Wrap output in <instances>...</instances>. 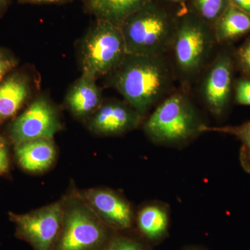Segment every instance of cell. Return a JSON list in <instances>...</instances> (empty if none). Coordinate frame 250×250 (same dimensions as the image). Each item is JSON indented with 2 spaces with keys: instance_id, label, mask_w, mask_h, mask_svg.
<instances>
[{
  "instance_id": "2e32d148",
  "label": "cell",
  "mask_w": 250,
  "mask_h": 250,
  "mask_svg": "<svg viewBox=\"0 0 250 250\" xmlns=\"http://www.w3.org/2000/svg\"><path fill=\"white\" fill-rule=\"evenodd\" d=\"M147 4V0H90L89 8L98 19L121 26L131 14Z\"/></svg>"
},
{
  "instance_id": "484cf974",
  "label": "cell",
  "mask_w": 250,
  "mask_h": 250,
  "mask_svg": "<svg viewBox=\"0 0 250 250\" xmlns=\"http://www.w3.org/2000/svg\"><path fill=\"white\" fill-rule=\"evenodd\" d=\"M62 1L63 0H20L21 2L26 3H54Z\"/></svg>"
},
{
  "instance_id": "ac0fdd59",
  "label": "cell",
  "mask_w": 250,
  "mask_h": 250,
  "mask_svg": "<svg viewBox=\"0 0 250 250\" xmlns=\"http://www.w3.org/2000/svg\"><path fill=\"white\" fill-rule=\"evenodd\" d=\"M212 130L234 135L241 141L240 160L246 172L250 173V121L237 126H225Z\"/></svg>"
},
{
  "instance_id": "603a6c76",
  "label": "cell",
  "mask_w": 250,
  "mask_h": 250,
  "mask_svg": "<svg viewBox=\"0 0 250 250\" xmlns=\"http://www.w3.org/2000/svg\"><path fill=\"white\" fill-rule=\"evenodd\" d=\"M9 170V149L6 139L0 136V176Z\"/></svg>"
},
{
  "instance_id": "8992f818",
  "label": "cell",
  "mask_w": 250,
  "mask_h": 250,
  "mask_svg": "<svg viewBox=\"0 0 250 250\" xmlns=\"http://www.w3.org/2000/svg\"><path fill=\"white\" fill-rule=\"evenodd\" d=\"M105 227L96 214L83 206L65 210L62 231L52 250H94L107 239Z\"/></svg>"
},
{
  "instance_id": "30bf717a",
  "label": "cell",
  "mask_w": 250,
  "mask_h": 250,
  "mask_svg": "<svg viewBox=\"0 0 250 250\" xmlns=\"http://www.w3.org/2000/svg\"><path fill=\"white\" fill-rule=\"evenodd\" d=\"M141 116L127 103L106 102L102 103L92 115L90 129L96 134L104 136L124 134L139 126Z\"/></svg>"
},
{
  "instance_id": "ba28073f",
  "label": "cell",
  "mask_w": 250,
  "mask_h": 250,
  "mask_svg": "<svg viewBox=\"0 0 250 250\" xmlns=\"http://www.w3.org/2000/svg\"><path fill=\"white\" fill-rule=\"evenodd\" d=\"M172 44L179 70L192 75L201 68L208 57L212 37L201 23L187 21L176 31Z\"/></svg>"
},
{
  "instance_id": "5b68a950",
  "label": "cell",
  "mask_w": 250,
  "mask_h": 250,
  "mask_svg": "<svg viewBox=\"0 0 250 250\" xmlns=\"http://www.w3.org/2000/svg\"><path fill=\"white\" fill-rule=\"evenodd\" d=\"M64 213L63 204L58 202L31 213L9 215L18 237L35 250H52L62 231Z\"/></svg>"
},
{
  "instance_id": "d6986e66",
  "label": "cell",
  "mask_w": 250,
  "mask_h": 250,
  "mask_svg": "<svg viewBox=\"0 0 250 250\" xmlns=\"http://www.w3.org/2000/svg\"><path fill=\"white\" fill-rule=\"evenodd\" d=\"M228 0H195L197 11L207 21L218 20L228 6Z\"/></svg>"
},
{
  "instance_id": "d4e9b609",
  "label": "cell",
  "mask_w": 250,
  "mask_h": 250,
  "mask_svg": "<svg viewBox=\"0 0 250 250\" xmlns=\"http://www.w3.org/2000/svg\"><path fill=\"white\" fill-rule=\"evenodd\" d=\"M237 7L250 14V0H232Z\"/></svg>"
},
{
  "instance_id": "9a60e30c",
  "label": "cell",
  "mask_w": 250,
  "mask_h": 250,
  "mask_svg": "<svg viewBox=\"0 0 250 250\" xmlns=\"http://www.w3.org/2000/svg\"><path fill=\"white\" fill-rule=\"evenodd\" d=\"M139 231L148 241L159 243L167 236L169 213L165 207L150 205L143 207L137 216Z\"/></svg>"
},
{
  "instance_id": "8fae6325",
  "label": "cell",
  "mask_w": 250,
  "mask_h": 250,
  "mask_svg": "<svg viewBox=\"0 0 250 250\" xmlns=\"http://www.w3.org/2000/svg\"><path fill=\"white\" fill-rule=\"evenodd\" d=\"M232 62L227 54L219 57L207 75L204 98L210 111L215 115L225 111L231 95Z\"/></svg>"
},
{
  "instance_id": "277c9868",
  "label": "cell",
  "mask_w": 250,
  "mask_h": 250,
  "mask_svg": "<svg viewBox=\"0 0 250 250\" xmlns=\"http://www.w3.org/2000/svg\"><path fill=\"white\" fill-rule=\"evenodd\" d=\"M126 55L121 27L98 19L82 42V75L96 80L113 73Z\"/></svg>"
},
{
  "instance_id": "52a82bcc",
  "label": "cell",
  "mask_w": 250,
  "mask_h": 250,
  "mask_svg": "<svg viewBox=\"0 0 250 250\" xmlns=\"http://www.w3.org/2000/svg\"><path fill=\"white\" fill-rule=\"evenodd\" d=\"M57 111L44 97L36 99L10 126L9 136L15 145L36 139H52L60 129Z\"/></svg>"
},
{
  "instance_id": "7402d4cb",
  "label": "cell",
  "mask_w": 250,
  "mask_h": 250,
  "mask_svg": "<svg viewBox=\"0 0 250 250\" xmlns=\"http://www.w3.org/2000/svg\"><path fill=\"white\" fill-rule=\"evenodd\" d=\"M236 102L239 104L250 106V80L240 81L236 85Z\"/></svg>"
},
{
  "instance_id": "e0dca14e",
  "label": "cell",
  "mask_w": 250,
  "mask_h": 250,
  "mask_svg": "<svg viewBox=\"0 0 250 250\" xmlns=\"http://www.w3.org/2000/svg\"><path fill=\"white\" fill-rule=\"evenodd\" d=\"M250 31V14L235 5L228 6L218 20L215 39L219 42L234 40Z\"/></svg>"
},
{
  "instance_id": "f1b7e54d",
  "label": "cell",
  "mask_w": 250,
  "mask_h": 250,
  "mask_svg": "<svg viewBox=\"0 0 250 250\" xmlns=\"http://www.w3.org/2000/svg\"><path fill=\"white\" fill-rule=\"evenodd\" d=\"M172 1H180V0H172Z\"/></svg>"
},
{
  "instance_id": "7a4b0ae2",
  "label": "cell",
  "mask_w": 250,
  "mask_h": 250,
  "mask_svg": "<svg viewBox=\"0 0 250 250\" xmlns=\"http://www.w3.org/2000/svg\"><path fill=\"white\" fill-rule=\"evenodd\" d=\"M204 126L188 99L176 94L156 108L146 122L144 129L154 143L179 145L202 132Z\"/></svg>"
},
{
  "instance_id": "44dd1931",
  "label": "cell",
  "mask_w": 250,
  "mask_h": 250,
  "mask_svg": "<svg viewBox=\"0 0 250 250\" xmlns=\"http://www.w3.org/2000/svg\"><path fill=\"white\" fill-rule=\"evenodd\" d=\"M18 63V59L9 51L0 48V82L14 70Z\"/></svg>"
},
{
  "instance_id": "5bb4252c",
  "label": "cell",
  "mask_w": 250,
  "mask_h": 250,
  "mask_svg": "<svg viewBox=\"0 0 250 250\" xmlns=\"http://www.w3.org/2000/svg\"><path fill=\"white\" fill-rule=\"evenodd\" d=\"M29 94V82L21 74H11L0 82V125L16 116Z\"/></svg>"
},
{
  "instance_id": "83f0119b",
  "label": "cell",
  "mask_w": 250,
  "mask_h": 250,
  "mask_svg": "<svg viewBox=\"0 0 250 250\" xmlns=\"http://www.w3.org/2000/svg\"><path fill=\"white\" fill-rule=\"evenodd\" d=\"M182 250H207L205 248H202V247L200 246H188L186 247V248H183Z\"/></svg>"
},
{
  "instance_id": "ffe728a7",
  "label": "cell",
  "mask_w": 250,
  "mask_h": 250,
  "mask_svg": "<svg viewBox=\"0 0 250 250\" xmlns=\"http://www.w3.org/2000/svg\"><path fill=\"white\" fill-rule=\"evenodd\" d=\"M103 250H150L136 240L126 237H116L108 242Z\"/></svg>"
},
{
  "instance_id": "4fadbf2b",
  "label": "cell",
  "mask_w": 250,
  "mask_h": 250,
  "mask_svg": "<svg viewBox=\"0 0 250 250\" xmlns=\"http://www.w3.org/2000/svg\"><path fill=\"white\" fill-rule=\"evenodd\" d=\"M95 81L82 75L67 93V106L75 116H92L103 103L101 91Z\"/></svg>"
},
{
  "instance_id": "7c38bea8",
  "label": "cell",
  "mask_w": 250,
  "mask_h": 250,
  "mask_svg": "<svg viewBox=\"0 0 250 250\" xmlns=\"http://www.w3.org/2000/svg\"><path fill=\"white\" fill-rule=\"evenodd\" d=\"M20 166L31 172L46 170L55 161L57 151L52 139H36L15 146Z\"/></svg>"
},
{
  "instance_id": "9c48e42d",
  "label": "cell",
  "mask_w": 250,
  "mask_h": 250,
  "mask_svg": "<svg viewBox=\"0 0 250 250\" xmlns=\"http://www.w3.org/2000/svg\"><path fill=\"white\" fill-rule=\"evenodd\" d=\"M82 196L97 216L112 228H131L132 210L129 204L116 192L108 189H90L83 192Z\"/></svg>"
},
{
  "instance_id": "4316f807",
  "label": "cell",
  "mask_w": 250,
  "mask_h": 250,
  "mask_svg": "<svg viewBox=\"0 0 250 250\" xmlns=\"http://www.w3.org/2000/svg\"><path fill=\"white\" fill-rule=\"evenodd\" d=\"M9 2V0H0V14L6 9Z\"/></svg>"
},
{
  "instance_id": "3957f363",
  "label": "cell",
  "mask_w": 250,
  "mask_h": 250,
  "mask_svg": "<svg viewBox=\"0 0 250 250\" xmlns=\"http://www.w3.org/2000/svg\"><path fill=\"white\" fill-rule=\"evenodd\" d=\"M127 54L161 57L173 43L176 31L164 13L148 4L122 23Z\"/></svg>"
},
{
  "instance_id": "cb8c5ba5",
  "label": "cell",
  "mask_w": 250,
  "mask_h": 250,
  "mask_svg": "<svg viewBox=\"0 0 250 250\" xmlns=\"http://www.w3.org/2000/svg\"><path fill=\"white\" fill-rule=\"evenodd\" d=\"M238 62L242 70L250 73V40L242 46L238 53Z\"/></svg>"
},
{
  "instance_id": "6da1fadb",
  "label": "cell",
  "mask_w": 250,
  "mask_h": 250,
  "mask_svg": "<svg viewBox=\"0 0 250 250\" xmlns=\"http://www.w3.org/2000/svg\"><path fill=\"white\" fill-rule=\"evenodd\" d=\"M113 73L116 89L141 115L161 98L170 82L168 67L161 57L127 54Z\"/></svg>"
}]
</instances>
